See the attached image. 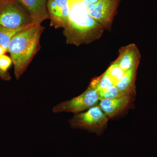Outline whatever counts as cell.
Masks as SVG:
<instances>
[{"instance_id":"cell-11","label":"cell","mask_w":157,"mask_h":157,"mask_svg":"<svg viewBox=\"0 0 157 157\" xmlns=\"http://www.w3.org/2000/svg\"><path fill=\"white\" fill-rule=\"evenodd\" d=\"M137 69V67H134L125 72L122 78L116 85L118 89L127 94H133L135 91Z\"/></svg>"},{"instance_id":"cell-7","label":"cell","mask_w":157,"mask_h":157,"mask_svg":"<svg viewBox=\"0 0 157 157\" xmlns=\"http://www.w3.org/2000/svg\"><path fill=\"white\" fill-rule=\"evenodd\" d=\"M47 9L51 26L56 29H65L69 21L68 0H48Z\"/></svg>"},{"instance_id":"cell-1","label":"cell","mask_w":157,"mask_h":157,"mask_svg":"<svg viewBox=\"0 0 157 157\" xmlns=\"http://www.w3.org/2000/svg\"><path fill=\"white\" fill-rule=\"evenodd\" d=\"M69 21L63 34L68 44H86L100 37L104 27L90 15L82 0H68Z\"/></svg>"},{"instance_id":"cell-15","label":"cell","mask_w":157,"mask_h":157,"mask_svg":"<svg viewBox=\"0 0 157 157\" xmlns=\"http://www.w3.org/2000/svg\"><path fill=\"white\" fill-rule=\"evenodd\" d=\"M25 28L0 30V45L2 46L7 52H8V45L11 39L16 34Z\"/></svg>"},{"instance_id":"cell-3","label":"cell","mask_w":157,"mask_h":157,"mask_svg":"<svg viewBox=\"0 0 157 157\" xmlns=\"http://www.w3.org/2000/svg\"><path fill=\"white\" fill-rule=\"evenodd\" d=\"M34 23L17 0H5L0 9V30L25 28Z\"/></svg>"},{"instance_id":"cell-17","label":"cell","mask_w":157,"mask_h":157,"mask_svg":"<svg viewBox=\"0 0 157 157\" xmlns=\"http://www.w3.org/2000/svg\"><path fill=\"white\" fill-rule=\"evenodd\" d=\"M0 77L6 80H9L10 79V75L8 72H4L0 70Z\"/></svg>"},{"instance_id":"cell-2","label":"cell","mask_w":157,"mask_h":157,"mask_svg":"<svg viewBox=\"0 0 157 157\" xmlns=\"http://www.w3.org/2000/svg\"><path fill=\"white\" fill-rule=\"evenodd\" d=\"M41 24H33L16 34L8 45V52L14 64L15 77L19 79L25 72L40 47L44 30Z\"/></svg>"},{"instance_id":"cell-4","label":"cell","mask_w":157,"mask_h":157,"mask_svg":"<svg viewBox=\"0 0 157 157\" xmlns=\"http://www.w3.org/2000/svg\"><path fill=\"white\" fill-rule=\"evenodd\" d=\"M109 119L99 106H95L86 112L76 113L70 120V124L73 128L98 132L105 126Z\"/></svg>"},{"instance_id":"cell-12","label":"cell","mask_w":157,"mask_h":157,"mask_svg":"<svg viewBox=\"0 0 157 157\" xmlns=\"http://www.w3.org/2000/svg\"><path fill=\"white\" fill-rule=\"evenodd\" d=\"M90 85L96 90L108 88L115 86L106 71L101 76L94 78L91 82Z\"/></svg>"},{"instance_id":"cell-8","label":"cell","mask_w":157,"mask_h":157,"mask_svg":"<svg viewBox=\"0 0 157 157\" xmlns=\"http://www.w3.org/2000/svg\"><path fill=\"white\" fill-rule=\"evenodd\" d=\"M29 15L33 22L41 24L49 18L47 9L48 0H17Z\"/></svg>"},{"instance_id":"cell-18","label":"cell","mask_w":157,"mask_h":157,"mask_svg":"<svg viewBox=\"0 0 157 157\" xmlns=\"http://www.w3.org/2000/svg\"><path fill=\"white\" fill-rule=\"evenodd\" d=\"M7 52V51L2 45H0V57L4 55L5 53Z\"/></svg>"},{"instance_id":"cell-6","label":"cell","mask_w":157,"mask_h":157,"mask_svg":"<svg viewBox=\"0 0 157 157\" xmlns=\"http://www.w3.org/2000/svg\"><path fill=\"white\" fill-rule=\"evenodd\" d=\"M120 1L100 0L96 4L86 0L82 2L90 15L104 28H108L112 24Z\"/></svg>"},{"instance_id":"cell-14","label":"cell","mask_w":157,"mask_h":157,"mask_svg":"<svg viewBox=\"0 0 157 157\" xmlns=\"http://www.w3.org/2000/svg\"><path fill=\"white\" fill-rule=\"evenodd\" d=\"M106 71L115 86L122 78L125 73L115 61L113 62Z\"/></svg>"},{"instance_id":"cell-19","label":"cell","mask_w":157,"mask_h":157,"mask_svg":"<svg viewBox=\"0 0 157 157\" xmlns=\"http://www.w3.org/2000/svg\"><path fill=\"white\" fill-rule=\"evenodd\" d=\"M5 1V0H0V9H1V7H2L3 3Z\"/></svg>"},{"instance_id":"cell-5","label":"cell","mask_w":157,"mask_h":157,"mask_svg":"<svg viewBox=\"0 0 157 157\" xmlns=\"http://www.w3.org/2000/svg\"><path fill=\"white\" fill-rule=\"evenodd\" d=\"M99 100L97 90L89 85L87 89L79 96L55 106L52 111L56 113L61 112L77 113L95 106Z\"/></svg>"},{"instance_id":"cell-16","label":"cell","mask_w":157,"mask_h":157,"mask_svg":"<svg viewBox=\"0 0 157 157\" xmlns=\"http://www.w3.org/2000/svg\"><path fill=\"white\" fill-rule=\"evenodd\" d=\"M12 61L11 58L7 56L0 57V70L7 73V70L11 66Z\"/></svg>"},{"instance_id":"cell-9","label":"cell","mask_w":157,"mask_h":157,"mask_svg":"<svg viewBox=\"0 0 157 157\" xmlns=\"http://www.w3.org/2000/svg\"><path fill=\"white\" fill-rule=\"evenodd\" d=\"M140 55L137 45L131 44L122 47L118 57L114 61L125 72L134 67H138Z\"/></svg>"},{"instance_id":"cell-13","label":"cell","mask_w":157,"mask_h":157,"mask_svg":"<svg viewBox=\"0 0 157 157\" xmlns=\"http://www.w3.org/2000/svg\"><path fill=\"white\" fill-rule=\"evenodd\" d=\"M97 90L98 91L100 101L103 99H113L125 95L132 94L121 91L118 89L115 86L108 88L100 89Z\"/></svg>"},{"instance_id":"cell-10","label":"cell","mask_w":157,"mask_h":157,"mask_svg":"<svg viewBox=\"0 0 157 157\" xmlns=\"http://www.w3.org/2000/svg\"><path fill=\"white\" fill-rule=\"evenodd\" d=\"M132 94L119 98L100 100L98 106L109 118L114 117L124 110L131 102Z\"/></svg>"}]
</instances>
